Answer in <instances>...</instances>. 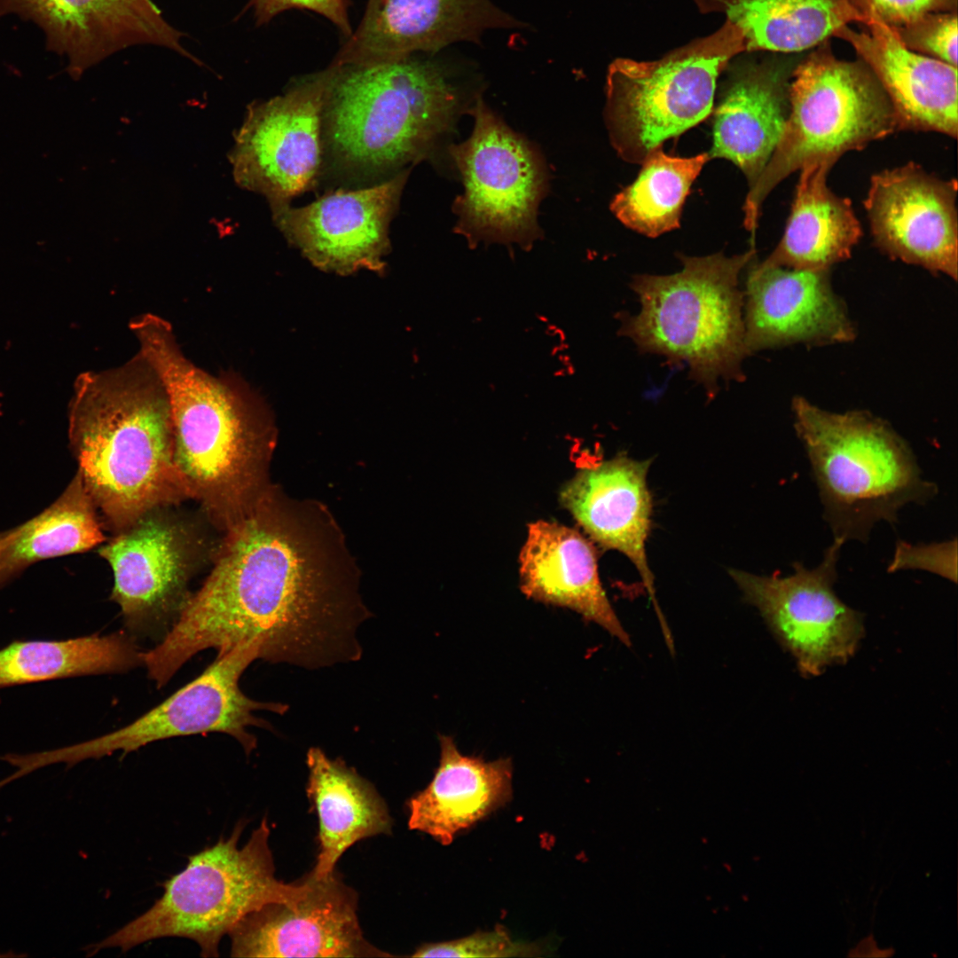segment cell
Segmentation results:
<instances>
[{"instance_id":"6da1fadb","label":"cell","mask_w":958,"mask_h":958,"mask_svg":"<svg viewBox=\"0 0 958 958\" xmlns=\"http://www.w3.org/2000/svg\"><path fill=\"white\" fill-rule=\"evenodd\" d=\"M213 568L154 648L169 671L202 650L255 642L305 669L359 660L370 617L360 572L326 506L270 485L226 530Z\"/></svg>"},{"instance_id":"7a4b0ae2","label":"cell","mask_w":958,"mask_h":958,"mask_svg":"<svg viewBox=\"0 0 958 958\" xmlns=\"http://www.w3.org/2000/svg\"><path fill=\"white\" fill-rule=\"evenodd\" d=\"M130 328L168 394L175 460L189 498L225 530L271 485V420L234 378L214 376L188 359L163 318L143 313Z\"/></svg>"},{"instance_id":"3957f363","label":"cell","mask_w":958,"mask_h":958,"mask_svg":"<svg viewBox=\"0 0 958 958\" xmlns=\"http://www.w3.org/2000/svg\"><path fill=\"white\" fill-rule=\"evenodd\" d=\"M69 436L78 475L113 529L189 498L175 460L168 394L139 352L79 378Z\"/></svg>"},{"instance_id":"277c9868","label":"cell","mask_w":958,"mask_h":958,"mask_svg":"<svg viewBox=\"0 0 958 958\" xmlns=\"http://www.w3.org/2000/svg\"><path fill=\"white\" fill-rule=\"evenodd\" d=\"M329 66L327 134L336 156L355 169L381 170L420 159L466 106L457 72L440 60L412 55Z\"/></svg>"},{"instance_id":"5b68a950","label":"cell","mask_w":958,"mask_h":958,"mask_svg":"<svg viewBox=\"0 0 958 958\" xmlns=\"http://www.w3.org/2000/svg\"><path fill=\"white\" fill-rule=\"evenodd\" d=\"M791 409L835 540L865 543L876 523L893 524L905 506L936 496L937 485L886 420L866 411L829 412L797 396Z\"/></svg>"},{"instance_id":"8992f818","label":"cell","mask_w":958,"mask_h":958,"mask_svg":"<svg viewBox=\"0 0 958 958\" xmlns=\"http://www.w3.org/2000/svg\"><path fill=\"white\" fill-rule=\"evenodd\" d=\"M755 255L754 247L732 257L679 255L683 268L675 274L633 277L641 308L638 315L623 314L619 333L642 351L687 364L714 397L719 378L744 380L742 362L749 354L739 275Z\"/></svg>"},{"instance_id":"52a82bcc","label":"cell","mask_w":958,"mask_h":958,"mask_svg":"<svg viewBox=\"0 0 958 958\" xmlns=\"http://www.w3.org/2000/svg\"><path fill=\"white\" fill-rule=\"evenodd\" d=\"M244 827L240 821L228 837L192 855L186 867L164 883L161 897L149 909L90 945L88 955L111 947L125 952L153 939L177 937L193 940L202 957H218L221 939L244 916L265 905L302 897L308 875L292 883L275 876L267 819L239 848Z\"/></svg>"},{"instance_id":"ba28073f","label":"cell","mask_w":958,"mask_h":958,"mask_svg":"<svg viewBox=\"0 0 958 958\" xmlns=\"http://www.w3.org/2000/svg\"><path fill=\"white\" fill-rule=\"evenodd\" d=\"M897 131L891 102L865 62L836 58L828 41L818 45L793 70L782 133L745 199L746 229L755 232L766 197L805 162L838 160Z\"/></svg>"},{"instance_id":"9c48e42d","label":"cell","mask_w":958,"mask_h":958,"mask_svg":"<svg viewBox=\"0 0 958 958\" xmlns=\"http://www.w3.org/2000/svg\"><path fill=\"white\" fill-rule=\"evenodd\" d=\"M745 51L732 22L653 61L616 59L607 75L605 120L611 144L630 163H642L671 137L711 113L717 78Z\"/></svg>"},{"instance_id":"30bf717a","label":"cell","mask_w":958,"mask_h":958,"mask_svg":"<svg viewBox=\"0 0 958 958\" xmlns=\"http://www.w3.org/2000/svg\"><path fill=\"white\" fill-rule=\"evenodd\" d=\"M470 137L449 147L464 184L453 204L454 231L469 244H519L530 248L541 235L538 207L546 192V171L537 150L510 130L480 96L468 108Z\"/></svg>"},{"instance_id":"8fae6325","label":"cell","mask_w":958,"mask_h":958,"mask_svg":"<svg viewBox=\"0 0 958 958\" xmlns=\"http://www.w3.org/2000/svg\"><path fill=\"white\" fill-rule=\"evenodd\" d=\"M256 659H260L256 643L240 644L216 656L200 676L132 723L78 744L32 753L30 765L34 769L61 762L70 766L117 751L127 754L160 740L212 732L230 734L249 754L256 747V738L248 728H270L255 712L284 714L288 710L285 703L255 701L240 688L242 673Z\"/></svg>"},{"instance_id":"7c38bea8","label":"cell","mask_w":958,"mask_h":958,"mask_svg":"<svg viewBox=\"0 0 958 958\" xmlns=\"http://www.w3.org/2000/svg\"><path fill=\"white\" fill-rule=\"evenodd\" d=\"M843 545L834 539L814 568L795 561L793 573L787 577L728 569L745 601L759 611L805 677L845 664L865 633L861 614L834 590Z\"/></svg>"},{"instance_id":"4fadbf2b","label":"cell","mask_w":958,"mask_h":958,"mask_svg":"<svg viewBox=\"0 0 958 958\" xmlns=\"http://www.w3.org/2000/svg\"><path fill=\"white\" fill-rule=\"evenodd\" d=\"M332 67L299 80L284 94L248 106L230 153L238 185L271 206L314 184L321 163V130Z\"/></svg>"},{"instance_id":"5bb4252c","label":"cell","mask_w":958,"mask_h":958,"mask_svg":"<svg viewBox=\"0 0 958 958\" xmlns=\"http://www.w3.org/2000/svg\"><path fill=\"white\" fill-rule=\"evenodd\" d=\"M164 508L142 515L99 550L114 573L111 598L132 635L165 634L190 595L195 538Z\"/></svg>"},{"instance_id":"9a60e30c","label":"cell","mask_w":958,"mask_h":958,"mask_svg":"<svg viewBox=\"0 0 958 958\" xmlns=\"http://www.w3.org/2000/svg\"><path fill=\"white\" fill-rule=\"evenodd\" d=\"M957 181L907 162L874 174L864 200L875 246L892 260L956 280Z\"/></svg>"},{"instance_id":"2e32d148","label":"cell","mask_w":958,"mask_h":958,"mask_svg":"<svg viewBox=\"0 0 958 958\" xmlns=\"http://www.w3.org/2000/svg\"><path fill=\"white\" fill-rule=\"evenodd\" d=\"M293 901L253 911L230 931L232 957H389L364 938L357 896L334 871Z\"/></svg>"},{"instance_id":"e0dca14e","label":"cell","mask_w":958,"mask_h":958,"mask_svg":"<svg viewBox=\"0 0 958 958\" xmlns=\"http://www.w3.org/2000/svg\"><path fill=\"white\" fill-rule=\"evenodd\" d=\"M16 14L44 33L46 50L67 57L78 79L90 67L136 45L167 48L196 64L153 0H0V19Z\"/></svg>"},{"instance_id":"ac0fdd59","label":"cell","mask_w":958,"mask_h":958,"mask_svg":"<svg viewBox=\"0 0 958 958\" xmlns=\"http://www.w3.org/2000/svg\"><path fill=\"white\" fill-rule=\"evenodd\" d=\"M402 172L379 185L327 193L303 207L271 206L285 237L317 267L348 274L381 271L389 226L407 178Z\"/></svg>"},{"instance_id":"d6986e66","label":"cell","mask_w":958,"mask_h":958,"mask_svg":"<svg viewBox=\"0 0 958 958\" xmlns=\"http://www.w3.org/2000/svg\"><path fill=\"white\" fill-rule=\"evenodd\" d=\"M522 25L490 0H368L330 65H367L434 54L492 28Z\"/></svg>"},{"instance_id":"ffe728a7","label":"cell","mask_w":958,"mask_h":958,"mask_svg":"<svg viewBox=\"0 0 958 958\" xmlns=\"http://www.w3.org/2000/svg\"><path fill=\"white\" fill-rule=\"evenodd\" d=\"M744 343L749 355L803 343H847L856 337L830 271L759 267L750 271L744 292Z\"/></svg>"},{"instance_id":"44dd1931","label":"cell","mask_w":958,"mask_h":958,"mask_svg":"<svg viewBox=\"0 0 958 958\" xmlns=\"http://www.w3.org/2000/svg\"><path fill=\"white\" fill-rule=\"evenodd\" d=\"M650 464L651 459L638 460L622 452L583 467L562 486L560 502L593 541L632 561L667 636L670 630L657 605L646 549L653 514L647 483Z\"/></svg>"},{"instance_id":"7402d4cb","label":"cell","mask_w":958,"mask_h":958,"mask_svg":"<svg viewBox=\"0 0 958 958\" xmlns=\"http://www.w3.org/2000/svg\"><path fill=\"white\" fill-rule=\"evenodd\" d=\"M849 26L834 36L850 43L870 68L893 109L898 131H933L956 138L957 67L907 49L883 23Z\"/></svg>"},{"instance_id":"603a6c76","label":"cell","mask_w":958,"mask_h":958,"mask_svg":"<svg viewBox=\"0 0 958 958\" xmlns=\"http://www.w3.org/2000/svg\"><path fill=\"white\" fill-rule=\"evenodd\" d=\"M797 62L742 65L727 80L714 110L710 158L734 163L751 187L767 164L789 111V85Z\"/></svg>"},{"instance_id":"cb8c5ba5","label":"cell","mask_w":958,"mask_h":958,"mask_svg":"<svg viewBox=\"0 0 958 958\" xmlns=\"http://www.w3.org/2000/svg\"><path fill=\"white\" fill-rule=\"evenodd\" d=\"M519 562L520 588L526 597L571 609L631 646L601 585L593 541L575 529L537 521L528 526Z\"/></svg>"},{"instance_id":"d4e9b609","label":"cell","mask_w":958,"mask_h":958,"mask_svg":"<svg viewBox=\"0 0 958 958\" xmlns=\"http://www.w3.org/2000/svg\"><path fill=\"white\" fill-rule=\"evenodd\" d=\"M440 758L434 777L407 803L408 826L448 845L470 828L510 801V758L486 761L462 754L450 735H439Z\"/></svg>"},{"instance_id":"484cf974","label":"cell","mask_w":958,"mask_h":958,"mask_svg":"<svg viewBox=\"0 0 958 958\" xmlns=\"http://www.w3.org/2000/svg\"><path fill=\"white\" fill-rule=\"evenodd\" d=\"M838 160L821 157L799 169L783 235L759 267L830 271L849 259L862 236L852 201L835 193L828 175Z\"/></svg>"},{"instance_id":"4316f807","label":"cell","mask_w":958,"mask_h":958,"mask_svg":"<svg viewBox=\"0 0 958 958\" xmlns=\"http://www.w3.org/2000/svg\"><path fill=\"white\" fill-rule=\"evenodd\" d=\"M306 763V793L318 820V853L311 873L321 878L335 871L336 862L355 843L389 834L392 821L375 788L342 759L311 747Z\"/></svg>"},{"instance_id":"83f0119b","label":"cell","mask_w":958,"mask_h":958,"mask_svg":"<svg viewBox=\"0 0 958 958\" xmlns=\"http://www.w3.org/2000/svg\"><path fill=\"white\" fill-rule=\"evenodd\" d=\"M703 12L725 14L745 51L784 53L813 49L850 23L867 26L856 0H695Z\"/></svg>"},{"instance_id":"f1b7e54d","label":"cell","mask_w":958,"mask_h":958,"mask_svg":"<svg viewBox=\"0 0 958 958\" xmlns=\"http://www.w3.org/2000/svg\"><path fill=\"white\" fill-rule=\"evenodd\" d=\"M143 665L124 632L65 640H14L0 649V688L84 675L122 673Z\"/></svg>"},{"instance_id":"f546056e","label":"cell","mask_w":958,"mask_h":958,"mask_svg":"<svg viewBox=\"0 0 958 958\" xmlns=\"http://www.w3.org/2000/svg\"><path fill=\"white\" fill-rule=\"evenodd\" d=\"M104 541L98 510L77 474L55 502L16 528L1 560V578L39 560L82 553Z\"/></svg>"},{"instance_id":"4dcf8cb0","label":"cell","mask_w":958,"mask_h":958,"mask_svg":"<svg viewBox=\"0 0 958 958\" xmlns=\"http://www.w3.org/2000/svg\"><path fill=\"white\" fill-rule=\"evenodd\" d=\"M710 159L708 153L675 157L662 146L651 151L637 179L612 200L611 211L624 225L651 238L678 228L690 187Z\"/></svg>"},{"instance_id":"1f68e13d","label":"cell","mask_w":958,"mask_h":958,"mask_svg":"<svg viewBox=\"0 0 958 958\" xmlns=\"http://www.w3.org/2000/svg\"><path fill=\"white\" fill-rule=\"evenodd\" d=\"M890 29L907 49L957 67V12L925 14Z\"/></svg>"},{"instance_id":"d6a6232c","label":"cell","mask_w":958,"mask_h":958,"mask_svg":"<svg viewBox=\"0 0 958 958\" xmlns=\"http://www.w3.org/2000/svg\"><path fill=\"white\" fill-rule=\"evenodd\" d=\"M538 947L514 941L504 929L477 931L465 938L428 943L419 946L412 957H523L533 956Z\"/></svg>"},{"instance_id":"836d02e7","label":"cell","mask_w":958,"mask_h":958,"mask_svg":"<svg viewBox=\"0 0 958 958\" xmlns=\"http://www.w3.org/2000/svg\"><path fill=\"white\" fill-rule=\"evenodd\" d=\"M956 540L932 545L913 546L899 541L888 571L921 569L956 582Z\"/></svg>"},{"instance_id":"e575fe53","label":"cell","mask_w":958,"mask_h":958,"mask_svg":"<svg viewBox=\"0 0 958 958\" xmlns=\"http://www.w3.org/2000/svg\"><path fill=\"white\" fill-rule=\"evenodd\" d=\"M862 13L890 28L909 23L925 14L957 12L958 0H856ZM868 23V24H869Z\"/></svg>"},{"instance_id":"d590c367","label":"cell","mask_w":958,"mask_h":958,"mask_svg":"<svg viewBox=\"0 0 958 958\" xmlns=\"http://www.w3.org/2000/svg\"><path fill=\"white\" fill-rule=\"evenodd\" d=\"M247 7L253 10L258 25L269 22L287 10L302 9L322 15L345 37L353 31L349 17V0H250Z\"/></svg>"},{"instance_id":"8d00e7d4","label":"cell","mask_w":958,"mask_h":958,"mask_svg":"<svg viewBox=\"0 0 958 958\" xmlns=\"http://www.w3.org/2000/svg\"><path fill=\"white\" fill-rule=\"evenodd\" d=\"M15 532H16V528L10 530V531L0 534V563H1V560H2L3 554H4L6 547L12 542V540L13 539V538L15 536ZM1 582H3V580L1 578V574H0V583Z\"/></svg>"}]
</instances>
